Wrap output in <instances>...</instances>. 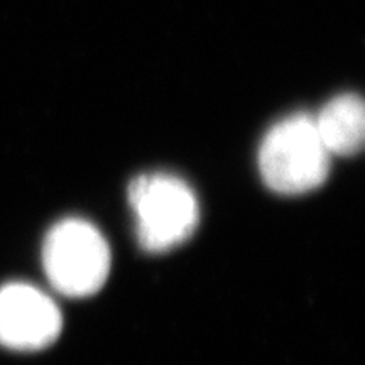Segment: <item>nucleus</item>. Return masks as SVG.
Wrapping results in <instances>:
<instances>
[{"label":"nucleus","mask_w":365,"mask_h":365,"mask_svg":"<svg viewBox=\"0 0 365 365\" xmlns=\"http://www.w3.org/2000/svg\"><path fill=\"white\" fill-rule=\"evenodd\" d=\"M43 266L53 287L70 298L95 294L110 272V249L100 230L81 218H65L48 232Z\"/></svg>","instance_id":"7ed1b4c3"},{"label":"nucleus","mask_w":365,"mask_h":365,"mask_svg":"<svg viewBox=\"0 0 365 365\" xmlns=\"http://www.w3.org/2000/svg\"><path fill=\"white\" fill-rule=\"evenodd\" d=\"M127 198L135 235L148 252H168L195 234L200 205L186 181L170 173H148L130 181Z\"/></svg>","instance_id":"f257e3e1"},{"label":"nucleus","mask_w":365,"mask_h":365,"mask_svg":"<svg viewBox=\"0 0 365 365\" xmlns=\"http://www.w3.org/2000/svg\"><path fill=\"white\" fill-rule=\"evenodd\" d=\"M63 318L56 303L38 287L12 282L0 287V345L31 352L56 341Z\"/></svg>","instance_id":"20e7f679"},{"label":"nucleus","mask_w":365,"mask_h":365,"mask_svg":"<svg viewBox=\"0 0 365 365\" xmlns=\"http://www.w3.org/2000/svg\"><path fill=\"white\" fill-rule=\"evenodd\" d=\"M330 156L314 118L294 113L274 124L259 149V171L269 190L303 195L319 188L330 173Z\"/></svg>","instance_id":"f03ea898"},{"label":"nucleus","mask_w":365,"mask_h":365,"mask_svg":"<svg viewBox=\"0 0 365 365\" xmlns=\"http://www.w3.org/2000/svg\"><path fill=\"white\" fill-rule=\"evenodd\" d=\"M313 118L319 139L330 154L349 158L362 150L365 108L357 93L336 95Z\"/></svg>","instance_id":"39448f33"}]
</instances>
